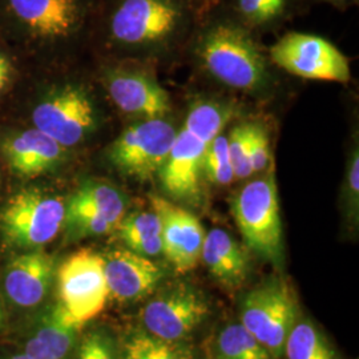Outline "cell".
Instances as JSON below:
<instances>
[{
	"instance_id": "7c38bea8",
	"label": "cell",
	"mask_w": 359,
	"mask_h": 359,
	"mask_svg": "<svg viewBox=\"0 0 359 359\" xmlns=\"http://www.w3.org/2000/svg\"><path fill=\"white\" fill-rule=\"evenodd\" d=\"M34 127L62 147L83 142L96 127V109L90 95L76 86L50 92L32 112Z\"/></svg>"
},
{
	"instance_id": "7402d4cb",
	"label": "cell",
	"mask_w": 359,
	"mask_h": 359,
	"mask_svg": "<svg viewBox=\"0 0 359 359\" xmlns=\"http://www.w3.org/2000/svg\"><path fill=\"white\" fill-rule=\"evenodd\" d=\"M212 359H276L249 333L241 322L225 325L209 345Z\"/></svg>"
},
{
	"instance_id": "f1b7e54d",
	"label": "cell",
	"mask_w": 359,
	"mask_h": 359,
	"mask_svg": "<svg viewBox=\"0 0 359 359\" xmlns=\"http://www.w3.org/2000/svg\"><path fill=\"white\" fill-rule=\"evenodd\" d=\"M270 161L268 132L259 124H252L250 130V167L255 173L264 172Z\"/></svg>"
},
{
	"instance_id": "cb8c5ba5",
	"label": "cell",
	"mask_w": 359,
	"mask_h": 359,
	"mask_svg": "<svg viewBox=\"0 0 359 359\" xmlns=\"http://www.w3.org/2000/svg\"><path fill=\"white\" fill-rule=\"evenodd\" d=\"M283 357L286 359H337L326 337L310 321H297L286 339Z\"/></svg>"
},
{
	"instance_id": "d6a6232c",
	"label": "cell",
	"mask_w": 359,
	"mask_h": 359,
	"mask_svg": "<svg viewBox=\"0 0 359 359\" xmlns=\"http://www.w3.org/2000/svg\"><path fill=\"white\" fill-rule=\"evenodd\" d=\"M8 80H10V74H0V90H4Z\"/></svg>"
},
{
	"instance_id": "9c48e42d",
	"label": "cell",
	"mask_w": 359,
	"mask_h": 359,
	"mask_svg": "<svg viewBox=\"0 0 359 359\" xmlns=\"http://www.w3.org/2000/svg\"><path fill=\"white\" fill-rule=\"evenodd\" d=\"M210 314L205 293L188 283L160 290L142 310V329L170 342H185Z\"/></svg>"
},
{
	"instance_id": "3957f363",
	"label": "cell",
	"mask_w": 359,
	"mask_h": 359,
	"mask_svg": "<svg viewBox=\"0 0 359 359\" xmlns=\"http://www.w3.org/2000/svg\"><path fill=\"white\" fill-rule=\"evenodd\" d=\"M197 55L212 76L243 90L264 87L266 65L248 28L233 20H218L206 27L197 44Z\"/></svg>"
},
{
	"instance_id": "7a4b0ae2",
	"label": "cell",
	"mask_w": 359,
	"mask_h": 359,
	"mask_svg": "<svg viewBox=\"0 0 359 359\" xmlns=\"http://www.w3.org/2000/svg\"><path fill=\"white\" fill-rule=\"evenodd\" d=\"M95 0H0V29L38 46L67 43L86 28Z\"/></svg>"
},
{
	"instance_id": "4316f807",
	"label": "cell",
	"mask_w": 359,
	"mask_h": 359,
	"mask_svg": "<svg viewBox=\"0 0 359 359\" xmlns=\"http://www.w3.org/2000/svg\"><path fill=\"white\" fill-rule=\"evenodd\" d=\"M250 130L252 124H241L231 129L228 136V148L234 179H249L253 176L250 167Z\"/></svg>"
},
{
	"instance_id": "484cf974",
	"label": "cell",
	"mask_w": 359,
	"mask_h": 359,
	"mask_svg": "<svg viewBox=\"0 0 359 359\" xmlns=\"http://www.w3.org/2000/svg\"><path fill=\"white\" fill-rule=\"evenodd\" d=\"M74 359H120V347L109 330L97 327L80 338Z\"/></svg>"
},
{
	"instance_id": "5b68a950",
	"label": "cell",
	"mask_w": 359,
	"mask_h": 359,
	"mask_svg": "<svg viewBox=\"0 0 359 359\" xmlns=\"http://www.w3.org/2000/svg\"><path fill=\"white\" fill-rule=\"evenodd\" d=\"M189 13L187 0H115L105 16V28L118 44L157 46L179 34Z\"/></svg>"
},
{
	"instance_id": "9a60e30c",
	"label": "cell",
	"mask_w": 359,
	"mask_h": 359,
	"mask_svg": "<svg viewBox=\"0 0 359 359\" xmlns=\"http://www.w3.org/2000/svg\"><path fill=\"white\" fill-rule=\"evenodd\" d=\"M151 205L161 221L163 255L177 273H188L201 261L205 231L198 218L167 198L151 196Z\"/></svg>"
},
{
	"instance_id": "ba28073f",
	"label": "cell",
	"mask_w": 359,
	"mask_h": 359,
	"mask_svg": "<svg viewBox=\"0 0 359 359\" xmlns=\"http://www.w3.org/2000/svg\"><path fill=\"white\" fill-rule=\"evenodd\" d=\"M57 304L77 323L97 317L109 297L104 273L103 255L81 249L56 269Z\"/></svg>"
},
{
	"instance_id": "603a6c76",
	"label": "cell",
	"mask_w": 359,
	"mask_h": 359,
	"mask_svg": "<svg viewBox=\"0 0 359 359\" xmlns=\"http://www.w3.org/2000/svg\"><path fill=\"white\" fill-rule=\"evenodd\" d=\"M120 359H192V350L185 342L165 341L139 329L124 339Z\"/></svg>"
},
{
	"instance_id": "d6986e66",
	"label": "cell",
	"mask_w": 359,
	"mask_h": 359,
	"mask_svg": "<svg viewBox=\"0 0 359 359\" xmlns=\"http://www.w3.org/2000/svg\"><path fill=\"white\" fill-rule=\"evenodd\" d=\"M201 259L212 277L231 290L241 287L250 271L246 250L228 231L219 228L206 233Z\"/></svg>"
},
{
	"instance_id": "e0dca14e",
	"label": "cell",
	"mask_w": 359,
	"mask_h": 359,
	"mask_svg": "<svg viewBox=\"0 0 359 359\" xmlns=\"http://www.w3.org/2000/svg\"><path fill=\"white\" fill-rule=\"evenodd\" d=\"M65 147L39 129L15 132L1 142L7 165L19 177L32 179L47 173L65 157Z\"/></svg>"
},
{
	"instance_id": "d4e9b609",
	"label": "cell",
	"mask_w": 359,
	"mask_h": 359,
	"mask_svg": "<svg viewBox=\"0 0 359 359\" xmlns=\"http://www.w3.org/2000/svg\"><path fill=\"white\" fill-rule=\"evenodd\" d=\"M203 172L206 179L217 185H228L234 180V172L228 148V136L219 133L209 144L204 157Z\"/></svg>"
},
{
	"instance_id": "1f68e13d",
	"label": "cell",
	"mask_w": 359,
	"mask_h": 359,
	"mask_svg": "<svg viewBox=\"0 0 359 359\" xmlns=\"http://www.w3.org/2000/svg\"><path fill=\"white\" fill-rule=\"evenodd\" d=\"M0 359H32L31 357H28L27 354H25L23 351H16V353H10V354H6V355H1Z\"/></svg>"
},
{
	"instance_id": "5bb4252c",
	"label": "cell",
	"mask_w": 359,
	"mask_h": 359,
	"mask_svg": "<svg viewBox=\"0 0 359 359\" xmlns=\"http://www.w3.org/2000/svg\"><path fill=\"white\" fill-rule=\"evenodd\" d=\"M55 276L53 257L41 249L22 252L3 270V293L13 308L34 311L47 302Z\"/></svg>"
},
{
	"instance_id": "f546056e",
	"label": "cell",
	"mask_w": 359,
	"mask_h": 359,
	"mask_svg": "<svg viewBox=\"0 0 359 359\" xmlns=\"http://www.w3.org/2000/svg\"><path fill=\"white\" fill-rule=\"evenodd\" d=\"M347 204L350 208L351 216L355 217L358 216V194H359V156L358 151L353 154L351 163L348 167V173H347Z\"/></svg>"
},
{
	"instance_id": "836d02e7",
	"label": "cell",
	"mask_w": 359,
	"mask_h": 359,
	"mask_svg": "<svg viewBox=\"0 0 359 359\" xmlns=\"http://www.w3.org/2000/svg\"><path fill=\"white\" fill-rule=\"evenodd\" d=\"M6 325V313H4V308H3V304L0 301V330L4 327Z\"/></svg>"
},
{
	"instance_id": "52a82bcc",
	"label": "cell",
	"mask_w": 359,
	"mask_h": 359,
	"mask_svg": "<svg viewBox=\"0 0 359 359\" xmlns=\"http://www.w3.org/2000/svg\"><path fill=\"white\" fill-rule=\"evenodd\" d=\"M297 321V297L283 278L258 285L241 301L240 322L276 359L283 358L286 339Z\"/></svg>"
},
{
	"instance_id": "30bf717a",
	"label": "cell",
	"mask_w": 359,
	"mask_h": 359,
	"mask_svg": "<svg viewBox=\"0 0 359 359\" xmlns=\"http://www.w3.org/2000/svg\"><path fill=\"white\" fill-rule=\"evenodd\" d=\"M177 130L164 117L147 118L126 129L108 149L114 167L132 179H152L165 164Z\"/></svg>"
},
{
	"instance_id": "83f0119b",
	"label": "cell",
	"mask_w": 359,
	"mask_h": 359,
	"mask_svg": "<svg viewBox=\"0 0 359 359\" xmlns=\"http://www.w3.org/2000/svg\"><path fill=\"white\" fill-rule=\"evenodd\" d=\"M236 8L246 23L266 25L283 15V10L270 0H236Z\"/></svg>"
},
{
	"instance_id": "e575fe53",
	"label": "cell",
	"mask_w": 359,
	"mask_h": 359,
	"mask_svg": "<svg viewBox=\"0 0 359 359\" xmlns=\"http://www.w3.org/2000/svg\"><path fill=\"white\" fill-rule=\"evenodd\" d=\"M329 1H333V3H345V1H348V0H329Z\"/></svg>"
},
{
	"instance_id": "4fadbf2b",
	"label": "cell",
	"mask_w": 359,
	"mask_h": 359,
	"mask_svg": "<svg viewBox=\"0 0 359 359\" xmlns=\"http://www.w3.org/2000/svg\"><path fill=\"white\" fill-rule=\"evenodd\" d=\"M84 325L74 321L57 301L32 311L20 335L23 351L32 359H74Z\"/></svg>"
},
{
	"instance_id": "8fae6325",
	"label": "cell",
	"mask_w": 359,
	"mask_h": 359,
	"mask_svg": "<svg viewBox=\"0 0 359 359\" xmlns=\"http://www.w3.org/2000/svg\"><path fill=\"white\" fill-rule=\"evenodd\" d=\"M270 57L273 63L295 76L339 83L350 80L346 56L317 35L289 32L270 48Z\"/></svg>"
},
{
	"instance_id": "6da1fadb",
	"label": "cell",
	"mask_w": 359,
	"mask_h": 359,
	"mask_svg": "<svg viewBox=\"0 0 359 359\" xmlns=\"http://www.w3.org/2000/svg\"><path fill=\"white\" fill-rule=\"evenodd\" d=\"M231 117V108L224 104H193L184 127L176 133L165 164L157 175L168 196L187 203L200 198L206 149L222 133Z\"/></svg>"
},
{
	"instance_id": "44dd1931",
	"label": "cell",
	"mask_w": 359,
	"mask_h": 359,
	"mask_svg": "<svg viewBox=\"0 0 359 359\" xmlns=\"http://www.w3.org/2000/svg\"><path fill=\"white\" fill-rule=\"evenodd\" d=\"M116 231L129 250L148 258L163 255L161 221L154 209L124 216Z\"/></svg>"
},
{
	"instance_id": "ffe728a7",
	"label": "cell",
	"mask_w": 359,
	"mask_h": 359,
	"mask_svg": "<svg viewBox=\"0 0 359 359\" xmlns=\"http://www.w3.org/2000/svg\"><path fill=\"white\" fill-rule=\"evenodd\" d=\"M127 198L111 184L102 181H87L65 203V218H102L118 224L126 216Z\"/></svg>"
},
{
	"instance_id": "8992f818",
	"label": "cell",
	"mask_w": 359,
	"mask_h": 359,
	"mask_svg": "<svg viewBox=\"0 0 359 359\" xmlns=\"http://www.w3.org/2000/svg\"><path fill=\"white\" fill-rule=\"evenodd\" d=\"M65 201L53 193L28 188L11 196L0 209V237L18 250H39L63 229Z\"/></svg>"
},
{
	"instance_id": "277c9868",
	"label": "cell",
	"mask_w": 359,
	"mask_h": 359,
	"mask_svg": "<svg viewBox=\"0 0 359 359\" xmlns=\"http://www.w3.org/2000/svg\"><path fill=\"white\" fill-rule=\"evenodd\" d=\"M231 215L245 244L276 268H283V222L273 169L233 196Z\"/></svg>"
},
{
	"instance_id": "4dcf8cb0",
	"label": "cell",
	"mask_w": 359,
	"mask_h": 359,
	"mask_svg": "<svg viewBox=\"0 0 359 359\" xmlns=\"http://www.w3.org/2000/svg\"><path fill=\"white\" fill-rule=\"evenodd\" d=\"M0 74H11V65L4 53L0 52Z\"/></svg>"
},
{
	"instance_id": "ac0fdd59",
	"label": "cell",
	"mask_w": 359,
	"mask_h": 359,
	"mask_svg": "<svg viewBox=\"0 0 359 359\" xmlns=\"http://www.w3.org/2000/svg\"><path fill=\"white\" fill-rule=\"evenodd\" d=\"M107 90L120 111L136 117L160 118L170 112L167 90L137 72H115L107 77Z\"/></svg>"
},
{
	"instance_id": "2e32d148",
	"label": "cell",
	"mask_w": 359,
	"mask_h": 359,
	"mask_svg": "<svg viewBox=\"0 0 359 359\" xmlns=\"http://www.w3.org/2000/svg\"><path fill=\"white\" fill-rule=\"evenodd\" d=\"M103 258L109 295L120 302H136L152 294L165 277L164 270L151 258L127 248L111 250Z\"/></svg>"
}]
</instances>
